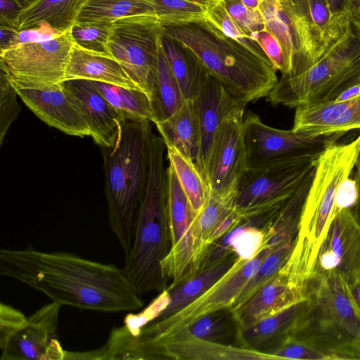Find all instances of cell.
<instances>
[{
  "label": "cell",
  "mask_w": 360,
  "mask_h": 360,
  "mask_svg": "<svg viewBox=\"0 0 360 360\" xmlns=\"http://www.w3.org/2000/svg\"><path fill=\"white\" fill-rule=\"evenodd\" d=\"M0 274L44 294L61 306L115 313L143 304L124 269L68 252L27 247L0 250Z\"/></svg>",
  "instance_id": "6da1fadb"
},
{
  "label": "cell",
  "mask_w": 360,
  "mask_h": 360,
  "mask_svg": "<svg viewBox=\"0 0 360 360\" xmlns=\"http://www.w3.org/2000/svg\"><path fill=\"white\" fill-rule=\"evenodd\" d=\"M164 35L191 50L240 105L266 97L278 82L276 69L206 19L162 27Z\"/></svg>",
  "instance_id": "7a4b0ae2"
},
{
  "label": "cell",
  "mask_w": 360,
  "mask_h": 360,
  "mask_svg": "<svg viewBox=\"0 0 360 360\" xmlns=\"http://www.w3.org/2000/svg\"><path fill=\"white\" fill-rule=\"evenodd\" d=\"M166 149L162 137L153 133L146 190L136 212L132 244L125 255L123 269L140 295L167 288L162 270L172 246L164 160Z\"/></svg>",
  "instance_id": "3957f363"
},
{
  "label": "cell",
  "mask_w": 360,
  "mask_h": 360,
  "mask_svg": "<svg viewBox=\"0 0 360 360\" xmlns=\"http://www.w3.org/2000/svg\"><path fill=\"white\" fill-rule=\"evenodd\" d=\"M150 120L124 121L115 145L101 148L109 227L125 255L137 210L146 190L152 136Z\"/></svg>",
  "instance_id": "277c9868"
},
{
  "label": "cell",
  "mask_w": 360,
  "mask_h": 360,
  "mask_svg": "<svg viewBox=\"0 0 360 360\" xmlns=\"http://www.w3.org/2000/svg\"><path fill=\"white\" fill-rule=\"evenodd\" d=\"M360 82V32L352 25L312 67L281 77L266 97L274 105L297 108L335 100Z\"/></svg>",
  "instance_id": "5b68a950"
},
{
  "label": "cell",
  "mask_w": 360,
  "mask_h": 360,
  "mask_svg": "<svg viewBox=\"0 0 360 360\" xmlns=\"http://www.w3.org/2000/svg\"><path fill=\"white\" fill-rule=\"evenodd\" d=\"M359 149L360 134L349 142L328 145L317 159L297 233L307 240L316 258L334 216L338 188L354 171Z\"/></svg>",
  "instance_id": "8992f818"
},
{
  "label": "cell",
  "mask_w": 360,
  "mask_h": 360,
  "mask_svg": "<svg viewBox=\"0 0 360 360\" xmlns=\"http://www.w3.org/2000/svg\"><path fill=\"white\" fill-rule=\"evenodd\" d=\"M322 150L247 167L236 187L235 209L242 218L281 207L314 168Z\"/></svg>",
  "instance_id": "52a82bcc"
},
{
  "label": "cell",
  "mask_w": 360,
  "mask_h": 360,
  "mask_svg": "<svg viewBox=\"0 0 360 360\" xmlns=\"http://www.w3.org/2000/svg\"><path fill=\"white\" fill-rule=\"evenodd\" d=\"M70 29L51 39L1 51V71L16 89L61 86L74 44Z\"/></svg>",
  "instance_id": "ba28073f"
},
{
  "label": "cell",
  "mask_w": 360,
  "mask_h": 360,
  "mask_svg": "<svg viewBox=\"0 0 360 360\" xmlns=\"http://www.w3.org/2000/svg\"><path fill=\"white\" fill-rule=\"evenodd\" d=\"M313 265L310 250L296 239L289 257L276 274L240 309L231 312L237 329L248 328L307 300Z\"/></svg>",
  "instance_id": "9c48e42d"
},
{
  "label": "cell",
  "mask_w": 360,
  "mask_h": 360,
  "mask_svg": "<svg viewBox=\"0 0 360 360\" xmlns=\"http://www.w3.org/2000/svg\"><path fill=\"white\" fill-rule=\"evenodd\" d=\"M273 250L263 248L248 261L237 257L231 269L193 302L166 319L148 323L138 334L132 335L133 339L155 341L177 332L202 316L231 310L245 285Z\"/></svg>",
  "instance_id": "30bf717a"
},
{
  "label": "cell",
  "mask_w": 360,
  "mask_h": 360,
  "mask_svg": "<svg viewBox=\"0 0 360 360\" xmlns=\"http://www.w3.org/2000/svg\"><path fill=\"white\" fill-rule=\"evenodd\" d=\"M161 37L162 26L156 15H132L112 22L106 43L108 54L121 64L149 98L156 73Z\"/></svg>",
  "instance_id": "8fae6325"
},
{
  "label": "cell",
  "mask_w": 360,
  "mask_h": 360,
  "mask_svg": "<svg viewBox=\"0 0 360 360\" xmlns=\"http://www.w3.org/2000/svg\"><path fill=\"white\" fill-rule=\"evenodd\" d=\"M295 29L300 58L285 77L312 67L351 28L349 14L334 13L326 0H281Z\"/></svg>",
  "instance_id": "7c38bea8"
},
{
  "label": "cell",
  "mask_w": 360,
  "mask_h": 360,
  "mask_svg": "<svg viewBox=\"0 0 360 360\" xmlns=\"http://www.w3.org/2000/svg\"><path fill=\"white\" fill-rule=\"evenodd\" d=\"M244 108H234L222 120L212 141L205 182L211 195H236L238 183L247 169Z\"/></svg>",
  "instance_id": "4fadbf2b"
},
{
  "label": "cell",
  "mask_w": 360,
  "mask_h": 360,
  "mask_svg": "<svg viewBox=\"0 0 360 360\" xmlns=\"http://www.w3.org/2000/svg\"><path fill=\"white\" fill-rule=\"evenodd\" d=\"M309 297L318 312L319 329L341 342L360 338V310L349 283L335 272L311 279Z\"/></svg>",
  "instance_id": "5bb4252c"
},
{
  "label": "cell",
  "mask_w": 360,
  "mask_h": 360,
  "mask_svg": "<svg viewBox=\"0 0 360 360\" xmlns=\"http://www.w3.org/2000/svg\"><path fill=\"white\" fill-rule=\"evenodd\" d=\"M342 134L312 137L304 133L278 129L265 124L255 113L244 117L247 167L308 152L323 150Z\"/></svg>",
  "instance_id": "9a60e30c"
},
{
  "label": "cell",
  "mask_w": 360,
  "mask_h": 360,
  "mask_svg": "<svg viewBox=\"0 0 360 360\" xmlns=\"http://www.w3.org/2000/svg\"><path fill=\"white\" fill-rule=\"evenodd\" d=\"M167 208L171 235L170 251L162 263L169 291L186 281L191 269L194 240L192 224L197 216L170 164L167 167Z\"/></svg>",
  "instance_id": "2e32d148"
},
{
  "label": "cell",
  "mask_w": 360,
  "mask_h": 360,
  "mask_svg": "<svg viewBox=\"0 0 360 360\" xmlns=\"http://www.w3.org/2000/svg\"><path fill=\"white\" fill-rule=\"evenodd\" d=\"M332 272L349 284L360 272V216L354 207L334 214L319 248L311 278Z\"/></svg>",
  "instance_id": "e0dca14e"
},
{
  "label": "cell",
  "mask_w": 360,
  "mask_h": 360,
  "mask_svg": "<svg viewBox=\"0 0 360 360\" xmlns=\"http://www.w3.org/2000/svg\"><path fill=\"white\" fill-rule=\"evenodd\" d=\"M61 305L52 302L27 317L26 324L1 347L0 360H62L65 352L57 338Z\"/></svg>",
  "instance_id": "ac0fdd59"
},
{
  "label": "cell",
  "mask_w": 360,
  "mask_h": 360,
  "mask_svg": "<svg viewBox=\"0 0 360 360\" xmlns=\"http://www.w3.org/2000/svg\"><path fill=\"white\" fill-rule=\"evenodd\" d=\"M62 89L90 130V136L101 148L115 145L124 122L94 82L86 79L64 80Z\"/></svg>",
  "instance_id": "d6986e66"
},
{
  "label": "cell",
  "mask_w": 360,
  "mask_h": 360,
  "mask_svg": "<svg viewBox=\"0 0 360 360\" xmlns=\"http://www.w3.org/2000/svg\"><path fill=\"white\" fill-rule=\"evenodd\" d=\"M192 101L200 132L199 153L195 167L205 182L207 160L214 135L224 118L234 108L242 105L210 72L206 75L198 94Z\"/></svg>",
  "instance_id": "ffe728a7"
},
{
  "label": "cell",
  "mask_w": 360,
  "mask_h": 360,
  "mask_svg": "<svg viewBox=\"0 0 360 360\" xmlns=\"http://www.w3.org/2000/svg\"><path fill=\"white\" fill-rule=\"evenodd\" d=\"M295 109L292 129L312 137L360 129V97L311 103Z\"/></svg>",
  "instance_id": "44dd1931"
},
{
  "label": "cell",
  "mask_w": 360,
  "mask_h": 360,
  "mask_svg": "<svg viewBox=\"0 0 360 360\" xmlns=\"http://www.w3.org/2000/svg\"><path fill=\"white\" fill-rule=\"evenodd\" d=\"M17 92L31 111L49 126L70 136H90L87 124L67 98L62 86L46 89H18Z\"/></svg>",
  "instance_id": "7402d4cb"
},
{
  "label": "cell",
  "mask_w": 360,
  "mask_h": 360,
  "mask_svg": "<svg viewBox=\"0 0 360 360\" xmlns=\"http://www.w3.org/2000/svg\"><path fill=\"white\" fill-rule=\"evenodd\" d=\"M311 310L309 297L248 328L237 329L239 345L248 349L269 351L302 328L309 320Z\"/></svg>",
  "instance_id": "603a6c76"
},
{
  "label": "cell",
  "mask_w": 360,
  "mask_h": 360,
  "mask_svg": "<svg viewBox=\"0 0 360 360\" xmlns=\"http://www.w3.org/2000/svg\"><path fill=\"white\" fill-rule=\"evenodd\" d=\"M72 79H86L141 90L116 59L108 54L88 51L75 43L65 74V80Z\"/></svg>",
  "instance_id": "cb8c5ba5"
},
{
  "label": "cell",
  "mask_w": 360,
  "mask_h": 360,
  "mask_svg": "<svg viewBox=\"0 0 360 360\" xmlns=\"http://www.w3.org/2000/svg\"><path fill=\"white\" fill-rule=\"evenodd\" d=\"M87 1L37 0L20 11L15 21L14 28L21 31L47 24L59 32H64L76 23Z\"/></svg>",
  "instance_id": "d4e9b609"
},
{
  "label": "cell",
  "mask_w": 360,
  "mask_h": 360,
  "mask_svg": "<svg viewBox=\"0 0 360 360\" xmlns=\"http://www.w3.org/2000/svg\"><path fill=\"white\" fill-rule=\"evenodd\" d=\"M167 148L177 150L195 165L200 146L198 122L192 100L167 120L155 124Z\"/></svg>",
  "instance_id": "484cf974"
},
{
  "label": "cell",
  "mask_w": 360,
  "mask_h": 360,
  "mask_svg": "<svg viewBox=\"0 0 360 360\" xmlns=\"http://www.w3.org/2000/svg\"><path fill=\"white\" fill-rule=\"evenodd\" d=\"M314 167L294 194L284 202L276 216L264 229L262 249L274 250L281 244L295 239L303 205L314 174Z\"/></svg>",
  "instance_id": "4316f807"
},
{
  "label": "cell",
  "mask_w": 360,
  "mask_h": 360,
  "mask_svg": "<svg viewBox=\"0 0 360 360\" xmlns=\"http://www.w3.org/2000/svg\"><path fill=\"white\" fill-rule=\"evenodd\" d=\"M161 45L186 101L193 100L209 71L191 50L162 32Z\"/></svg>",
  "instance_id": "83f0119b"
},
{
  "label": "cell",
  "mask_w": 360,
  "mask_h": 360,
  "mask_svg": "<svg viewBox=\"0 0 360 360\" xmlns=\"http://www.w3.org/2000/svg\"><path fill=\"white\" fill-rule=\"evenodd\" d=\"M153 122H161L176 112L185 103L160 44L156 73L150 96Z\"/></svg>",
  "instance_id": "f1b7e54d"
},
{
  "label": "cell",
  "mask_w": 360,
  "mask_h": 360,
  "mask_svg": "<svg viewBox=\"0 0 360 360\" xmlns=\"http://www.w3.org/2000/svg\"><path fill=\"white\" fill-rule=\"evenodd\" d=\"M237 257L236 255H231L219 264L197 274L171 290L169 304L155 321L166 319L193 302L231 269Z\"/></svg>",
  "instance_id": "f546056e"
},
{
  "label": "cell",
  "mask_w": 360,
  "mask_h": 360,
  "mask_svg": "<svg viewBox=\"0 0 360 360\" xmlns=\"http://www.w3.org/2000/svg\"><path fill=\"white\" fill-rule=\"evenodd\" d=\"M100 93L124 121L153 122L150 98L144 91L92 80Z\"/></svg>",
  "instance_id": "4dcf8cb0"
},
{
  "label": "cell",
  "mask_w": 360,
  "mask_h": 360,
  "mask_svg": "<svg viewBox=\"0 0 360 360\" xmlns=\"http://www.w3.org/2000/svg\"><path fill=\"white\" fill-rule=\"evenodd\" d=\"M140 15H156L150 0H88L76 23H112L122 18Z\"/></svg>",
  "instance_id": "1f68e13d"
},
{
  "label": "cell",
  "mask_w": 360,
  "mask_h": 360,
  "mask_svg": "<svg viewBox=\"0 0 360 360\" xmlns=\"http://www.w3.org/2000/svg\"><path fill=\"white\" fill-rule=\"evenodd\" d=\"M169 164L173 167L179 183L195 214L204 207L210 195L207 184L194 162L173 148H167Z\"/></svg>",
  "instance_id": "d6a6232c"
},
{
  "label": "cell",
  "mask_w": 360,
  "mask_h": 360,
  "mask_svg": "<svg viewBox=\"0 0 360 360\" xmlns=\"http://www.w3.org/2000/svg\"><path fill=\"white\" fill-rule=\"evenodd\" d=\"M295 241V239L283 243L270 253L257 273L245 285L231 307V312L240 309L276 274L289 257Z\"/></svg>",
  "instance_id": "836d02e7"
},
{
  "label": "cell",
  "mask_w": 360,
  "mask_h": 360,
  "mask_svg": "<svg viewBox=\"0 0 360 360\" xmlns=\"http://www.w3.org/2000/svg\"><path fill=\"white\" fill-rule=\"evenodd\" d=\"M162 27L206 19L207 4L188 0H150Z\"/></svg>",
  "instance_id": "e575fe53"
},
{
  "label": "cell",
  "mask_w": 360,
  "mask_h": 360,
  "mask_svg": "<svg viewBox=\"0 0 360 360\" xmlns=\"http://www.w3.org/2000/svg\"><path fill=\"white\" fill-rule=\"evenodd\" d=\"M206 20L226 37L235 40L260 57L269 60L262 49L253 41L229 13L223 0H209Z\"/></svg>",
  "instance_id": "d590c367"
},
{
  "label": "cell",
  "mask_w": 360,
  "mask_h": 360,
  "mask_svg": "<svg viewBox=\"0 0 360 360\" xmlns=\"http://www.w3.org/2000/svg\"><path fill=\"white\" fill-rule=\"evenodd\" d=\"M231 317L232 313L229 309L210 313L171 335L191 336L218 342L226 333Z\"/></svg>",
  "instance_id": "8d00e7d4"
},
{
  "label": "cell",
  "mask_w": 360,
  "mask_h": 360,
  "mask_svg": "<svg viewBox=\"0 0 360 360\" xmlns=\"http://www.w3.org/2000/svg\"><path fill=\"white\" fill-rule=\"evenodd\" d=\"M112 24L105 22L75 23L70 29L74 43L90 51L108 54L106 43Z\"/></svg>",
  "instance_id": "74e56055"
},
{
  "label": "cell",
  "mask_w": 360,
  "mask_h": 360,
  "mask_svg": "<svg viewBox=\"0 0 360 360\" xmlns=\"http://www.w3.org/2000/svg\"><path fill=\"white\" fill-rule=\"evenodd\" d=\"M17 89L1 71L0 77V145L11 124L17 119L20 107L17 101Z\"/></svg>",
  "instance_id": "f35d334b"
},
{
  "label": "cell",
  "mask_w": 360,
  "mask_h": 360,
  "mask_svg": "<svg viewBox=\"0 0 360 360\" xmlns=\"http://www.w3.org/2000/svg\"><path fill=\"white\" fill-rule=\"evenodd\" d=\"M170 302V292L166 288L142 311L129 314L124 321V327L131 335H136L141 328L155 321Z\"/></svg>",
  "instance_id": "ab89813d"
},
{
  "label": "cell",
  "mask_w": 360,
  "mask_h": 360,
  "mask_svg": "<svg viewBox=\"0 0 360 360\" xmlns=\"http://www.w3.org/2000/svg\"><path fill=\"white\" fill-rule=\"evenodd\" d=\"M250 38L257 42L266 56L282 75H287L291 69L281 43L277 38L266 28L250 34Z\"/></svg>",
  "instance_id": "60d3db41"
},
{
  "label": "cell",
  "mask_w": 360,
  "mask_h": 360,
  "mask_svg": "<svg viewBox=\"0 0 360 360\" xmlns=\"http://www.w3.org/2000/svg\"><path fill=\"white\" fill-rule=\"evenodd\" d=\"M233 20L250 35L265 29V24L259 10H252L240 0H223Z\"/></svg>",
  "instance_id": "b9f144b4"
},
{
  "label": "cell",
  "mask_w": 360,
  "mask_h": 360,
  "mask_svg": "<svg viewBox=\"0 0 360 360\" xmlns=\"http://www.w3.org/2000/svg\"><path fill=\"white\" fill-rule=\"evenodd\" d=\"M27 321V317L18 309L0 303V348Z\"/></svg>",
  "instance_id": "7bdbcfd3"
},
{
  "label": "cell",
  "mask_w": 360,
  "mask_h": 360,
  "mask_svg": "<svg viewBox=\"0 0 360 360\" xmlns=\"http://www.w3.org/2000/svg\"><path fill=\"white\" fill-rule=\"evenodd\" d=\"M358 201V189L354 178L345 179L339 186L335 200L334 214L345 209L353 208Z\"/></svg>",
  "instance_id": "ee69618b"
},
{
  "label": "cell",
  "mask_w": 360,
  "mask_h": 360,
  "mask_svg": "<svg viewBox=\"0 0 360 360\" xmlns=\"http://www.w3.org/2000/svg\"><path fill=\"white\" fill-rule=\"evenodd\" d=\"M61 33L53 29L47 24L41 25L38 27L33 29L18 31L8 49L21 44L51 39Z\"/></svg>",
  "instance_id": "f6af8a7d"
},
{
  "label": "cell",
  "mask_w": 360,
  "mask_h": 360,
  "mask_svg": "<svg viewBox=\"0 0 360 360\" xmlns=\"http://www.w3.org/2000/svg\"><path fill=\"white\" fill-rule=\"evenodd\" d=\"M1 25L14 28L15 21L22 10L15 0H0Z\"/></svg>",
  "instance_id": "bcb514c9"
},
{
  "label": "cell",
  "mask_w": 360,
  "mask_h": 360,
  "mask_svg": "<svg viewBox=\"0 0 360 360\" xmlns=\"http://www.w3.org/2000/svg\"><path fill=\"white\" fill-rule=\"evenodd\" d=\"M1 37H0V50L4 51L10 47L11 43L13 39L18 30L13 27L8 26H0Z\"/></svg>",
  "instance_id": "7dc6e473"
},
{
  "label": "cell",
  "mask_w": 360,
  "mask_h": 360,
  "mask_svg": "<svg viewBox=\"0 0 360 360\" xmlns=\"http://www.w3.org/2000/svg\"><path fill=\"white\" fill-rule=\"evenodd\" d=\"M360 97V82L353 84L342 91L335 100V102H342L355 99Z\"/></svg>",
  "instance_id": "c3c4849f"
},
{
  "label": "cell",
  "mask_w": 360,
  "mask_h": 360,
  "mask_svg": "<svg viewBox=\"0 0 360 360\" xmlns=\"http://www.w3.org/2000/svg\"><path fill=\"white\" fill-rule=\"evenodd\" d=\"M331 11L335 14H349L351 0H326Z\"/></svg>",
  "instance_id": "681fc988"
},
{
  "label": "cell",
  "mask_w": 360,
  "mask_h": 360,
  "mask_svg": "<svg viewBox=\"0 0 360 360\" xmlns=\"http://www.w3.org/2000/svg\"><path fill=\"white\" fill-rule=\"evenodd\" d=\"M353 298L360 310V272L349 284Z\"/></svg>",
  "instance_id": "f907efd6"
},
{
  "label": "cell",
  "mask_w": 360,
  "mask_h": 360,
  "mask_svg": "<svg viewBox=\"0 0 360 360\" xmlns=\"http://www.w3.org/2000/svg\"><path fill=\"white\" fill-rule=\"evenodd\" d=\"M354 179L356 183L357 189H358V201L356 205L354 207L357 213L360 216V149L358 153V156L356 160V163L354 165Z\"/></svg>",
  "instance_id": "816d5d0a"
},
{
  "label": "cell",
  "mask_w": 360,
  "mask_h": 360,
  "mask_svg": "<svg viewBox=\"0 0 360 360\" xmlns=\"http://www.w3.org/2000/svg\"><path fill=\"white\" fill-rule=\"evenodd\" d=\"M349 12L352 22L360 15V0H351Z\"/></svg>",
  "instance_id": "f5cc1de1"
},
{
  "label": "cell",
  "mask_w": 360,
  "mask_h": 360,
  "mask_svg": "<svg viewBox=\"0 0 360 360\" xmlns=\"http://www.w3.org/2000/svg\"><path fill=\"white\" fill-rule=\"evenodd\" d=\"M351 348L357 359H360V338L350 342Z\"/></svg>",
  "instance_id": "db71d44e"
},
{
  "label": "cell",
  "mask_w": 360,
  "mask_h": 360,
  "mask_svg": "<svg viewBox=\"0 0 360 360\" xmlns=\"http://www.w3.org/2000/svg\"><path fill=\"white\" fill-rule=\"evenodd\" d=\"M240 1L252 10H259L262 0H240Z\"/></svg>",
  "instance_id": "11a10c76"
},
{
  "label": "cell",
  "mask_w": 360,
  "mask_h": 360,
  "mask_svg": "<svg viewBox=\"0 0 360 360\" xmlns=\"http://www.w3.org/2000/svg\"><path fill=\"white\" fill-rule=\"evenodd\" d=\"M16 2L19 4V6L24 9L33 3H34L37 0H15Z\"/></svg>",
  "instance_id": "9f6ffc18"
},
{
  "label": "cell",
  "mask_w": 360,
  "mask_h": 360,
  "mask_svg": "<svg viewBox=\"0 0 360 360\" xmlns=\"http://www.w3.org/2000/svg\"><path fill=\"white\" fill-rule=\"evenodd\" d=\"M352 26L360 32V15L352 22Z\"/></svg>",
  "instance_id": "6f0895ef"
},
{
  "label": "cell",
  "mask_w": 360,
  "mask_h": 360,
  "mask_svg": "<svg viewBox=\"0 0 360 360\" xmlns=\"http://www.w3.org/2000/svg\"><path fill=\"white\" fill-rule=\"evenodd\" d=\"M201 4H207L209 0H188Z\"/></svg>",
  "instance_id": "680465c9"
}]
</instances>
